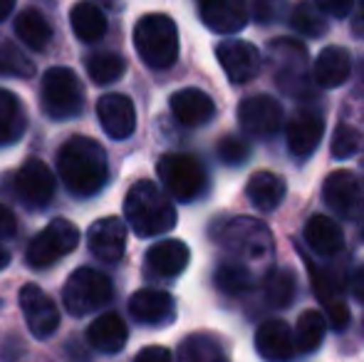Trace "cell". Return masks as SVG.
Wrapping results in <instances>:
<instances>
[{
    "label": "cell",
    "mask_w": 364,
    "mask_h": 362,
    "mask_svg": "<svg viewBox=\"0 0 364 362\" xmlns=\"http://www.w3.org/2000/svg\"><path fill=\"white\" fill-rule=\"evenodd\" d=\"M58 171L75 196H92L107 181V151L90 137H73L58 151Z\"/></svg>",
    "instance_id": "1"
},
{
    "label": "cell",
    "mask_w": 364,
    "mask_h": 362,
    "mask_svg": "<svg viewBox=\"0 0 364 362\" xmlns=\"http://www.w3.org/2000/svg\"><path fill=\"white\" fill-rule=\"evenodd\" d=\"M124 216L132 231L141 238L161 236L176 226V208L154 181H136L127 191Z\"/></svg>",
    "instance_id": "2"
},
{
    "label": "cell",
    "mask_w": 364,
    "mask_h": 362,
    "mask_svg": "<svg viewBox=\"0 0 364 362\" xmlns=\"http://www.w3.org/2000/svg\"><path fill=\"white\" fill-rule=\"evenodd\" d=\"M211 236L218 246L243 261H265L273 253V233L258 218L238 216L220 221L218 226H213Z\"/></svg>",
    "instance_id": "3"
},
{
    "label": "cell",
    "mask_w": 364,
    "mask_h": 362,
    "mask_svg": "<svg viewBox=\"0 0 364 362\" xmlns=\"http://www.w3.org/2000/svg\"><path fill=\"white\" fill-rule=\"evenodd\" d=\"M134 48L149 68L166 70L178 58V30L168 15L149 13L134 28Z\"/></svg>",
    "instance_id": "4"
},
{
    "label": "cell",
    "mask_w": 364,
    "mask_h": 362,
    "mask_svg": "<svg viewBox=\"0 0 364 362\" xmlns=\"http://www.w3.org/2000/svg\"><path fill=\"white\" fill-rule=\"evenodd\" d=\"M40 105L50 119H70L80 115L85 105L80 78L68 68H50L40 87Z\"/></svg>",
    "instance_id": "5"
},
{
    "label": "cell",
    "mask_w": 364,
    "mask_h": 362,
    "mask_svg": "<svg viewBox=\"0 0 364 362\" xmlns=\"http://www.w3.org/2000/svg\"><path fill=\"white\" fill-rule=\"evenodd\" d=\"M77 243H80V231L75 223L68 218H55L30 241L28 251H25V261L30 268H50L60 258L73 253Z\"/></svg>",
    "instance_id": "6"
},
{
    "label": "cell",
    "mask_w": 364,
    "mask_h": 362,
    "mask_svg": "<svg viewBox=\"0 0 364 362\" xmlns=\"http://www.w3.org/2000/svg\"><path fill=\"white\" fill-rule=\"evenodd\" d=\"M159 179L178 201H193L206 188V171L191 154H164L156 164Z\"/></svg>",
    "instance_id": "7"
},
{
    "label": "cell",
    "mask_w": 364,
    "mask_h": 362,
    "mask_svg": "<svg viewBox=\"0 0 364 362\" xmlns=\"http://www.w3.org/2000/svg\"><path fill=\"white\" fill-rule=\"evenodd\" d=\"M65 308L73 315L95 313L97 308L109 303L112 298V283L105 273L92 271V268H80L68 278L63 290Z\"/></svg>",
    "instance_id": "8"
},
{
    "label": "cell",
    "mask_w": 364,
    "mask_h": 362,
    "mask_svg": "<svg viewBox=\"0 0 364 362\" xmlns=\"http://www.w3.org/2000/svg\"><path fill=\"white\" fill-rule=\"evenodd\" d=\"M270 63L278 85L292 97L310 95L307 90V50L295 40H273L270 45Z\"/></svg>",
    "instance_id": "9"
},
{
    "label": "cell",
    "mask_w": 364,
    "mask_h": 362,
    "mask_svg": "<svg viewBox=\"0 0 364 362\" xmlns=\"http://www.w3.org/2000/svg\"><path fill=\"white\" fill-rule=\"evenodd\" d=\"M20 310L35 338L45 340L60 328V313L55 308V300L40 285L28 283L20 288Z\"/></svg>",
    "instance_id": "10"
},
{
    "label": "cell",
    "mask_w": 364,
    "mask_h": 362,
    "mask_svg": "<svg viewBox=\"0 0 364 362\" xmlns=\"http://www.w3.org/2000/svg\"><path fill=\"white\" fill-rule=\"evenodd\" d=\"M325 201L335 213L345 218H360L364 213V183L347 169L332 171L325 179Z\"/></svg>",
    "instance_id": "11"
},
{
    "label": "cell",
    "mask_w": 364,
    "mask_h": 362,
    "mask_svg": "<svg viewBox=\"0 0 364 362\" xmlns=\"http://www.w3.org/2000/svg\"><path fill=\"white\" fill-rule=\"evenodd\" d=\"M216 58L233 85H245L250 80H255L260 73V65H263L258 48L245 43V40H225V43H220L216 48Z\"/></svg>",
    "instance_id": "12"
},
{
    "label": "cell",
    "mask_w": 364,
    "mask_h": 362,
    "mask_svg": "<svg viewBox=\"0 0 364 362\" xmlns=\"http://www.w3.org/2000/svg\"><path fill=\"white\" fill-rule=\"evenodd\" d=\"M238 122L253 137H273L283 127V107L270 95L248 97L238 105Z\"/></svg>",
    "instance_id": "13"
},
{
    "label": "cell",
    "mask_w": 364,
    "mask_h": 362,
    "mask_svg": "<svg viewBox=\"0 0 364 362\" xmlns=\"http://www.w3.org/2000/svg\"><path fill=\"white\" fill-rule=\"evenodd\" d=\"M15 191L25 206L45 208L55 196V174L45 161L28 159L15 174Z\"/></svg>",
    "instance_id": "14"
},
{
    "label": "cell",
    "mask_w": 364,
    "mask_h": 362,
    "mask_svg": "<svg viewBox=\"0 0 364 362\" xmlns=\"http://www.w3.org/2000/svg\"><path fill=\"white\" fill-rule=\"evenodd\" d=\"M97 115H100L102 129L112 139H127L136 129V110L134 102L124 95H105L97 102Z\"/></svg>",
    "instance_id": "15"
},
{
    "label": "cell",
    "mask_w": 364,
    "mask_h": 362,
    "mask_svg": "<svg viewBox=\"0 0 364 362\" xmlns=\"http://www.w3.org/2000/svg\"><path fill=\"white\" fill-rule=\"evenodd\" d=\"M87 241H90V251L95 253L100 261L114 263L124 256L127 248V226L124 221H119L117 216L100 218L90 226L87 233Z\"/></svg>",
    "instance_id": "16"
},
{
    "label": "cell",
    "mask_w": 364,
    "mask_h": 362,
    "mask_svg": "<svg viewBox=\"0 0 364 362\" xmlns=\"http://www.w3.org/2000/svg\"><path fill=\"white\" fill-rule=\"evenodd\" d=\"M198 13L208 30L220 35L238 33L248 25V3L245 0H198Z\"/></svg>",
    "instance_id": "17"
},
{
    "label": "cell",
    "mask_w": 364,
    "mask_h": 362,
    "mask_svg": "<svg viewBox=\"0 0 364 362\" xmlns=\"http://www.w3.org/2000/svg\"><path fill=\"white\" fill-rule=\"evenodd\" d=\"M129 313L136 323L161 328V325H168L173 318H176V303H173L171 295L164 293V290L144 288V290H136V293L132 295Z\"/></svg>",
    "instance_id": "18"
},
{
    "label": "cell",
    "mask_w": 364,
    "mask_h": 362,
    "mask_svg": "<svg viewBox=\"0 0 364 362\" xmlns=\"http://www.w3.org/2000/svg\"><path fill=\"white\" fill-rule=\"evenodd\" d=\"M295 338L285 320H265L255 333V350L268 362H288L295 355Z\"/></svg>",
    "instance_id": "19"
},
{
    "label": "cell",
    "mask_w": 364,
    "mask_h": 362,
    "mask_svg": "<svg viewBox=\"0 0 364 362\" xmlns=\"http://www.w3.org/2000/svg\"><path fill=\"white\" fill-rule=\"evenodd\" d=\"M188 261H191V251L186 243L176 238L159 241L146 251V268L161 278H176L178 273L186 271Z\"/></svg>",
    "instance_id": "20"
},
{
    "label": "cell",
    "mask_w": 364,
    "mask_h": 362,
    "mask_svg": "<svg viewBox=\"0 0 364 362\" xmlns=\"http://www.w3.org/2000/svg\"><path fill=\"white\" fill-rule=\"evenodd\" d=\"M171 112L181 124L201 127L213 119L216 105H213V100L206 92H201L196 87H186L171 95Z\"/></svg>",
    "instance_id": "21"
},
{
    "label": "cell",
    "mask_w": 364,
    "mask_h": 362,
    "mask_svg": "<svg viewBox=\"0 0 364 362\" xmlns=\"http://www.w3.org/2000/svg\"><path fill=\"white\" fill-rule=\"evenodd\" d=\"M322 132H325V122H322L320 115H315V112H300V115L292 117L288 132H285L288 149L295 156L305 159V156H310L320 147Z\"/></svg>",
    "instance_id": "22"
},
{
    "label": "cell",
    "mask_w": 364,
    "mask_h": 362,
    "mask_svg": "<svg viewBox=\"0 0 364 362\" xmlns=\"http://www.w3.org/2000/svg\"><path fill=\"white\" fill-rule=\"evenodd\" d=\"M127 338H129V330H127V323L119 318L117 313H105L97 320H92V325L87 328V343L92 345L100 353H119L127 345Z\"/></svg>",
    "instance_id": "23"
},
{
    "label": "cell",
    "mask_w": 364,
    "mask_h": 362,
    "mask_svg": "<svg viewBox=\"0 0 364 362\" xmlns=\"http://www.w3.org/2000/svg\"><path fill=\"white\" fill-rule=\"evenodd\" d=\"M315 82L325 90H335L340 87L342 82H347L352 73V58L345 48H337V45H330L325 48L315 60Z\"/></svg>",
    "instance_id": "24"
},
{
    "label": "cell",
    "mask_w": 364,
    "mask_h": 362,
    "mask_svg": "<svg viewBox=\"0 0 364 362\" xmlns=\"http://www.w3.org/2000/svg\"><path fill=\"white\" fill-rule=\"evenodd\" d=\"M305 241L317 256H337L345 246V233H342L340 223L332 221L330 216H312L305 226Z\"/></svg>",
    "instance_id": "25"
},
{
    "label": "cell",
    "mask_w": 364,
    "mask_h": 362,
    "mask_svg": "<svg viewBox=\"0 0 364 362\" xmlns=\"http://www.w3.org/2000/svg\"><path fill=\"white\" fill-rule=\"evenodd\" d=\"M245 196L260 211H275L285 198V181L273 171H255L248 179Z\"/></svg>",
    "instance_id": "26"
},
{
    "label": "cell",
    "mask_w": 364,
    "mask_h": 362,
    "mask_svg": "<svg viewBox=\"0 0 364 362\" xmlns=\"http://www.w3.org/2000/svg\"><path fill=\"white\" fill-rule=\"evenodd\" d=\"M310 275H312V288H315L317 298L325 303V313L327 320L335 330H345L347 323H350V308L345 305V300H340V293H337L335 283L327 278V273H320L315 266H310Z\"/></svg>",
    "instance_id": "27"
},
{
    "label": "cell",
    "mask_w": 364,
    "mask_h": 362,
    "mask_svg": "<svg viewBox=\"0 0 364 362\" xmlns=\"http://www.w3.org/2000/svg\"><path fill=\"white\" fill-rule=\"evenodd\" d=\"M70 23H73L75 35L82 40V43H97V40L105 38L107 33V18L102 13L100 5L90 3H77L70 13Z\"/></svg>",
    "instance_id": "28"
},
{
    "label": "cell",
    "mask_w": 364,
    "mask_h": 362,
    "mask_svg": "<svg viewBox=\"0 0 364 362\" xmlns=\"http://www.w3.org/2000/svg\"><path fill=\"white\" fill-rule=\"evenodd\" d=\"M15 35L20 43H25L33 50H45L48 43L53 40V28H50L48 18L40 10H23L15 18Z\"/></svg>",
    "instance_id": "29"
},
{
    "label": "cell",
    "mask_w": 364,
    "mask_h": 362,
    "mask_svg": "<svg viewBox=\"0 0 364 362\" xmlns=\"http://www.w3.org/2000/svg\"><path fill=\"white\" fill-rule=\"evenodd\" d=\"M25 132V110L8 90H0V147L15 144Z\"/></svg>",
    "instance_id": "30"
},
{
    "label": "cell",
    "mask_w": 364,
    "mask_h": 362,
    "mask_svg": "<svg viewBox=\"0 0 364 362\" xmlns=\"http://www.w3.org/2000/svg\"><path fill=\"white\" fill-rule=\"evenodd\" d=\"M263 293L273 308H288L297 293L295 273L290 268H273L263 278Z\"/></svg>",
    "instance_id": "31"
},
{
    "label": "cell",
    "mask_w": 364,
    "mask_h": 362,
    "mask_svg": "<svg viewBox=\"0 0 364 362\" xmlns=\"http://www.w3.org/2000/svg\"><path fill=\"white\" fill-rule=\"evenodd\" d=\"M327 330V315H322L320 310H305L297 318V330H295V343L300 353H315L325 340Z\"/></svg>",
    "instance_id": "32"
},
{
    "label": "cell",
    "mask_w": 364,
    "mask_h": 362,
    "mask_svg": "<svg viewBox=\"0 0 364 362\" xmlns=\"http://www.w3.org/2000/svg\"><path fill=\"white\" fill-rule=\"evenodd\" d=\"M178 362H228L223 348L208 335H191L178 348Z\"/></svg>",
    "instance_id": "33"
},
{
    "label": "cell",
    "mask_w": 364,
    "mask_h": 362,
    "mask_svg": "<svg viewBox=\"0 0 364 362\" xmlns=\"http://www.w3.org/2000/svg\"><path fill=\"white\" fill-rule=\"evenodd\" d=\"M127 63L122 55L117 53H97L87 60V73H90L95 85H109L124 75Z\"/></svg>",
    "instance_id": "34"
},
{
    "label": "cell",
    "mask_w": 364,
    "mask_h": 362,
    "mask_svg": "<svg viewBox=\"0 0 364 362\" xmlns=\"http://www.w3.org/2000/svg\"><path fill=\"white\" fill-rule=\"evenodd\" d=\"M292 28L300 30L302 35L310 38H320L322 33H327V23L322 18V10L317 8V3H300L292 10Z\"/></svg>",
    "instance_id": "35"
},
{
    "label": "cell",
    "mask_w": 364,
    "mask_h": 362,
    "mask_svg": "<svg viewBox=\"0 0 364 362\" xmlns=\"http://www.w3.org/2000/svg\"><path fill=\"white\" fill-rule=\"evenodd\" d=\"M0 75H8V78H33L35 65L15 45L0 40Z\"/></svg>",
    "instance_id": "36"
},
{
    "label": "cell",
    "mask_w": 364,
    "mask_h": 362,
    "mask_svg": "<svg viewBox=\"0 0 364 362\" xmlns=\"http://www.w3.org/2000/svg\"><path fill=\"white\" fill-rule=\"evenodd\" d=\"M213 280H216V288L228 295H240L243 290L250 288V273L240 263H223V266H218Z\"/></svg>",
    "instance_id": "37"
},
{
    "label": "cell",
    "mask_w": 364,
    "mask_h": 362,
    "mask_svg": "<svg viewBox=\"0 0 364 362\" xmlns=\"http://www.w3.org/2000/svg\"><path fill=\"white\" fill-rule=\"evenodd\" d=\"M360 142H362L360 132L352 124H347V122H342L335 129V134H332V144H330L332 156L335 159H350V156H355L360 151Z\"/></svg>",
    "instance_id": "38"
},
{
    "label": "cell",
    "mask_w": 364,
    "mask_h": 362,
    "mask_svg": "<svg viewBox=\"0 0 364 362\" xmlns=\"http://www.w3.org/2000/svg\"><path fill=\"white\" fill-rule=\"evenodd\" d=\"M248 154H250L248 142L240 139V137L228 134V137H223V139L218 142V156H220V161H223V164L240 166L245 159H248Z\"/></svg>",
    "instance_id": "39"
},
{
    "label": "cell",
    "mask_w": 364,
    "mask_h": 362,
    "mask_svg": "<svg viewBox=\"0 0 364 362\" xmlns=\"http://www.w3.org/2000/svg\"><path fill=\"white\" fill-rule=\"evenodd\" d=\"M317 8L327 15H335V18H345L352 10V0H315Z\"/></svg>",
    "instance_id": "40"
},
{
    "label": "cell",
    "mask_w": 364,
    "mask_h": 362,
    "mask_svg": "<svg viewBox=\"0 0 364 362\" xmlns=\"http://www.w3.org/2000/svg\"><path fill=\"white\" fill-rule=\"evenodd\" d=\"M18 231V221H15V213L10 211L5 203H0V238H10Z\"/></svg>",
    "instance_id": "41"
},
{
    "label": "cell",
    "mask_w": 364,
    "mask_h": 362,
    "mask_svg": "<svg viewBox=\"0 0 364 362\" xmlns=\"http://www.w3.org/2000/svg\"><path fill=\"white\" fill-rule=\"evenodd\" d=\"M134 362H171V353L161 345H151V348L141 350Z\"/></svg>",
    "instance_id": "42"
},
{
    "label": "cell",
    "mask_w": 364,
    "mask_h": 362,
    "mask_svg": "<svg viewBox=\"0 0 364 362\" xmlns=\"http://www.w3.org/2000/svg\"><path fill=\"white\" fill-rule=\"evenodd\" d=\"M352 293H355V298L364 303V268L355 273V280H352Z\"/></svg>",
    "instance_id": "43"
},
{
    "label": "cell",
    "mask_w": 364,
    "mask_h": 362,
    "mask_svg": "<svg viewBox=\"0 0 364 362\" xmlns=\"http://www.w3.org/2000/svg\"><path fill=\"white\" fill-rule=\"evenodd\" d=\"M15 3H18V0H0V23H3L10 13H13Z\"/></svg>",
    "instance_id": "44"
},
{
    "label": "cell",
    "mask_w": 364,
    "mask_h": 362,
    "mask_svg": "<svg viewBox=\"0 0 364 362\" xmlns=\"http://www.w3.org/2000/svg\"><path fill=\"white\" fill-rule=\"evenodd\" d=\"M8 263H10V253L5 251L3 246H0V271H3V268L8 266Z\"/></svg>",
    "instance_id": "45"
},
{
    "label": "cell",
    "mask_w": 364,
    "mask_h": 362,
    "mask_svg": "<svg viewBox=\"0 0 364 362\" xmlns=\"http://www.w3.org/2000/svg\"><path fill=\"white\" fill-rule=\"evenodd\" d=\"M360 236H362V241H364V226H362V231H360Z\"/></svg>",
    "instance_id": "46"
},
{
    "label": "cell",
    "mask_w": 364,
    "mask_h": 362,
    "mask_svg": "<svg viewBox=\"0 0 364 362\" xmlns=\"http://www.w3.org/2000/svg\"><path fill=\"white\" fill-rule=\"evenodd\" d=\"M360 3H362V10H364V0H360Z\"/></svg>",
    "instance_id": "47"
}]
</instances>
